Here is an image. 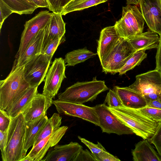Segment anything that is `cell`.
<instances>
[{
    "instance_id": "bcb514c9",
    "label": "cell",
    "mask_w": 161,
    "mask_h": 161,
    "mask_svg": "<svg viewBox=\"0 0 161 161\" xmlns=\"http://www.w3.org/2000/svg\"><path fill=\"white\" fill-rule=\"evenodd\" d=\"M28 4L36 9L38 8V7L34 3L32 0H23Z\"/></svg>"
},
{
    "instance_id": "74e56055",
    "label": "cell",
    "mask_w": 161,
    "mask_h": 161,
    "mask_svg": "<svg viewBox=\"0 0 161 161\" xmlns=\"http://www.w3.org/2000/svg\"><path fill=\"white\" fill-rule=\"evenodd\" d=\"M92 154L96 161H120L117 157L114 156L107 151H103L98 153Z\"/></svg>"
},
{
    "instance_id": "d6986e66",
    "label": "cell",
    "mask_w": 161,
    "mask_h": 161,
    "mask_svg": "<svg viewBox=\"0 0 161 161\" xmlns=\"http://www.w3.org/2000/svg\"><path fill=\"white\" fill-rule=\"evenodd\" d=\"M45 27L42 29L32 39L17 64L14 66H13L12 69L25 65L30 60L41 54Z\"/></svg>"
},
{
    "instance_id": "f6af8a7d",
    "label": "cell",
    "mask_w": 161,
    "mask_h": 161,
    "mask_svg": "<svg viewBox=\"0 0 161 161\" xmlns=\"http://www.w3.org/2000/svg\"><path fill=\"white\" fill-rule=\"evenodd\" d=\"M127 5L133 4L138 5L139 4L138 0H126Z\"/></svg>"
},
{
    "instance_id": "9a60e30c",
    "label": "cell",
    "mask_w": 161,
    "mask_h": 161,
    "mask_svg": "<svg viewBox=\"0 0 161 161\" xmlns=\"http://www.w3.org/2000/svg\"><path fill=\"white\" fill-rule=\"evenodd\" d=\"M51 98L37 93L21 113L26 122L35 120L46 114L53 104Z\"/></svg>"
},
{
    "instance_id": "44dd1931",
    "label": "cell",
    "mask_w": 161,
    "mask_h": 161,
    "mask_svg": "<svg viewBox=\"0 0 161 161\" xmlns=\"http://www.w3.org/2000/svg\"><path fill=\"white\" fill-rule=\"evenodd\" d=\"M136 51L157 48L159 41L157 33L152 31L136 35L128 39Z\"/></svg>"
},
{
    "instance_id": "4dcf8cb0",
    "label": "cell",
    "mask_w": 161,
    "mask_h": 161,
    "mask_svg": "<svg viewBox=\"0 0 161 161\" xmlns=\"http://www.w3.org/2000/svg\"><path fill=\"white\" fill-rule=\"evenodd\" d=\"M109 108H115L123 106L122 103L116 92L110 89L106 97L104 103Z\"/></svg>"
},
{
    "instance_id": "ffe728a7",
    "label": "cell",
    "mask_w": 161,
    "mask_h": 161,
    "mask_svg": "<svg viewBox=\"0 0 161 161\" xmlns=\"http://www.w3.org/2000/svg\"><path fill=\"white\" fill-rule=\"evenodd\" d=\"M122 16L136 35L143 32L145 21L137 5H130L123 7Z\"/></svg>"
},
{
    "instance_id": "6da1fadb",
    "label": "cell",
    "mask_w": 161,
    "mask_h": 161,
    "mask_svg": "<svg viewBox=\"0 0 161 161\" xmlns=\"http://www.w3.org/2000/svg\"><path fill=\"white\" fill-rule=\"evenodd\" d=\"M24 66L12 69L0 81V109L8 112L31 87L24 77Z\"/></svg>"
},
{
    "instance_id": "f546056e",
    "label": "cell",
    "mask_w": 161,
    "mask_h": 161,
    "mask_svg": "<svg viewBox=\"0 0 161 161\" xmlns=\"http://www.w3.org/2000/svg\"><path fill=\"white\" fill-rule=\"evenodd\" d=\"M137 109L152 120L158 123L161 122V109L146 106Z\"/></svg>"
},
{
    "instance_id": "7402d4cb",
    "label": "cell",
    "mask_w": 161,
    "mask_h": 161,
    "mask_svg": "<svg viewBox=\"0 0 161 161\" xmlns=\"http://www.w3.org/2000/svg\"><path fill=\"white\" fill-rule=\"evenodd\" d=\"M48 119L45 114L35 120L26 122L24 148L26 151L33 146Z\"/></svg>"
},
{
    "instance_id": "8992f818",
    "label": "cell",
    "mask_w": 161,
    "mask_h": 161,
    "mask_svg": "<svg viewBox=\"0 0 161 161\" xmlns=\"http://www.w3.org/2000/svg\"><path fill=\"white\" fill-rule=\"evenodd\" d=\"M52 14L47 10L42 11L25 22L19 50L15 56L13 66L17 64L33 37L50 21Z\"/></svg>"
},
{
    "instance_id": "4fadbf2b",
    "label": "cell",
    "mask_w": 161,
    "mask_h": 161,
    "mask_svg": "<svg viewBox=\"0 0 161 161\" xmlns=\"http://www.w3.org/2000/svg\"><path fill=\"white\" fill-rule=\"evenodd\" d=\"M141 12L151 31L161 34L160 0H138Z\"/></svg>"
},
{
    "instance_id": "d4e9b609",
    "label": "cell",
    "mask_w": 161,
    "mask_h": 161,
    "mask_svg": "<svg viewBox=\"0 0 161 161\" xmlns=\"http://www.w3.org/2000/svg\"><path fill=\"white\" fill-rule=\"evenodd\" d=\"M96 54L86 48H84L68 52L65 55L64 59L66 66H74L93 57Z\"/></svg>"
},
{
    "instance_id": "1f68e13d",
    "label": "cell",
    "mask_w": 161,
    "mask_h": 161,
    "mask_svg": "<svg viewBox=\"0 0 161 161\" xmlns=\"http://www.w3.org/2000/svg\"><path fill=\"white\" fill-rule=\"evenodd\" d=\"M49 10L55 14H61L64 8L72 0H47Z\"/></svg>"
},
{
    "instance_id": "d590c367",
    "label": "cell",
    "mask_w": 161,
    "mask_h": 161,
    "mask_svg": "<svg viewBox=\"0 0 161 161\" xmlns=\"http://www.w3.org/2000/svg\"><path fill=\"white\" fill-rule=\"evenodd\" d=\"M11 121V117L7 112L0 109V131H5L8 129Z\"/></svg>"
},
{
    "instance_id": "7a4b0ae2",
    "label": "cell",
    "mask_w": 161,
    "mask_h": 161,
    "mask_svg": "<svg viewBox=\"0 0 161 161\" xmlns=\"http://www.w3.org/2000/svg\"><path fill=\"white\" fill-rule=\"evenodd\" d=\"M108 108L114 115L131 129L134 134L144 140L149 139L155 133L159 123L152 120L137 109L123 106Z\"/></svg>"
},
{
    "instance_id": "277c9868",
    "label": "cell",
    "mask_w": 161,
    "mask_h": 161,
    "mask_svg": "<svg viewBox=\"0 0 161 161\" xmlns=\"http://www.w3.org/2000/svg\"><path fill=\"white\" fill-rule=\"evenodd\" d=\"M26 122L22 113L11 118L7 142L3 161H21L26 156L24 148Z\"/></svg>"
},
{
    "instance_id": "d6a6232c",
    "label": "cell",
    "mask_w": 161,
    "mask_h": 161,
    "mask_svg": "<svg viewBox=\"0 0 161 161\" xmlns=\"http://www.w3.org/2000/svg\"><path fill=\"white\" fill-rule=\"evenodd\" d=\"M148 140L154 145L161 158V122L159 123L154 134Z\"/></svg>"
},
{
    "instance_id": "52a82bcc",
    "label": "cell",
    "mask_w": 161,
    "mask_h": 161,
    "mask_svg": "<svg viewBox=\"0 0 161 161\" xmlns=\"http://www.w3.org/2000/svg\"><path fill=\"white\" fill-rule=\"evenodd\" d=\"M103 132L114 133L119 135L132 134L134 132L124 123L114 115L104 103L94 107Z\"/></svg>"
},
{
    "instance_id": "9c48e42d",
    "label": "cell",
    "mask_w": 161,
    "mask_h": 161,
    "mask_svg": "<svg viewBox=\"0 0 161 161\" xmlns=\"http://www.w3.org/2000/svg\"><path fill=\"white\" fill-rule=\"evenodd\" d=\"M66 64L62 58H56L49 68L44 80L42 94L51 98L57 94L65 75Z\"/></svg>"
},
{
    "instance_id": "2e32d148",
    "label": "cell",
    "mask_w": 161,
    "mask_h": 161,
    "mask_svg": "<svg viewBox=\"0 0 161 161\" xmlns=\"http://www.w3.org/2000/svg\"><path fill=\"white\" fill-rule=\"evenodd\" d=\"M120 37L114 25L106 27L101 30L97 40V53L100 63L110 52Z\"/></svg>"
},
{
    "instance_id": "ab89813d",
    "label": "cell",
    "mask_w": 161,
    "mask_h": 161,
    "mask_svg": "<svg viewBox=\"0 0 161 161\" xmlns=\"http://www.w3.org/2000/svg\"><path fill=\"white\" fill-rule=\"evenodd\" d=\"M8 131V130L4 132L0 131V149L2 159L4 158L5 154L7 142Z\"/></svg>"
},
{
    "instance_id": "7dc6e473",
    "label": "cell",
    "mask_w": 161,
    "mask_h": 161,
    "mask_svg": "<svg viewBox=\"0 0 161 161\" xmlns=\"http://www.w3.org/2000/svg\"><path fill=\"white\" fill-rule=\"evenodd\" d=\"M160 0L161 3V0Z\"/></svg>"
},
{
    "instance_id": "83f0119b",
    "label": "cell",
    "mask_w": 161,
    "mask_h": 161,
    "mask_svg": "<svg viewBox=\"0 0 161 161\" xmlns=\"http://www.w3.org/2000/svg\"><path fill=\"white\" fill-rule=\"evenodd\" d=\"M13 12L20 15L31 14L36 9L23 0H2Z\"/></svg>"
},
{
    "instance_id": "836d02e7",
    "label": "cell",
    "mask_w": 161,
    "mask_h": 161,
    "mask_svg": "<svg viewBox=\"0 0 161 161\" xmlns=\"http://www.w3.org/2000/svg\"><path fill=\"white\" fill-rule=\"evenodd\" d=\"M64 36L57 37L52 41L41 54H45L52 58L58 47L64 41Z\"/></svg>"
},
{
    "instance_id": "8d00e7d4",
    "label": "cell",
    "mask_w": 161,
    "mask_h": 161,
    "mask_svg": "<svg viewBox=\"0 0 161 161\" xmlns=\"http://www.w3.org/2000/svg\"><path fill=\"white\" fill-rule=\"evenodd\" d=\"M13 11L2 0H0V30L5 19L12 13Z\"/></svg>"
},
{
    "instance_id": "603a6c76",
    "label": "cell",
    "mask_w": 161,
    "mask_h": 161,
    "mask_svg": "<svg viewBox=\"0 0 161 161\" xmlns=\"http://www.w3.org/2000/svg\"><path fill=\"white\" fill-rule=\"evenodd\" d=\"M134 161H161V158L148 139L136 144L131 151Z\"/></svg>"
},
{
    "instance_id": "f35d334b",
    "label": "cell",
    "mask_w": 161,
    "mask_h": 161,
    "mask_svg": "<svg viewBox=\"0 0 161 161\" xmlns=\"http://www.w3.org/2000/svg\"><path fill=\"white\" fill-rule=\"evenodd\" d=\"M96 161L92 153L87 149H82L77 155L75 161Z\"/></svg>"
},
{
    "instance_id": "3957f363",
    "label": "cell",
    "mask_w": 161,
    "mask_h": 161,
    "mask_svg": "<svg viewBox=\"0 0 161 161\" xmlns=\"http://www.w3.org/2000/svg\"><path fill=\"white\" fill-rule=\"evenodd\" d=\"M108 89L104 81L99 80L96 76L90 81L77 82L59 93L58 99L68 102L81 104L92 101L101 92Z\"/></svg>"
},
{
    "instance_id": "5bb4252c",
    "label": "cell",
    "mask_w": 161,
    "mask_h": 161,
    "mask_svg": "<svg viewBox=\"0 0 161 161\" xmlns=\"http://www.w3.org/2000/svg\"><path fill=\"white\" fill-rule=\"evenodd\" d=\"M83 147L77 142H70L64 145H55L48 150L41 161H75Z\"/></svg>"
},
{
    "instance_id": "4316f807",
    "label": "cell",
    "mask_w": 161,
    "mask_h": 161,
    "mask_svg": "<svg viewBox=\"0 0 161 161\" xmlns=\"http://www.w3.org/2000/svg\"><path fill=\"white\" fill-rule=\"evenodd\" d=\"M108 0H72L64 8L61 13L65 15L69 13L81 11L96 6Z\"/></svg>"
},
{
    "instance_id": "e575fe53",
    "label": "cell",
    "mask_w": 161,
    "mask_h": 161,
    "mask_svg": "<svg viewBox=\"0 0 161 161\" xmlns=\"http://www.w3.org/2000/svg\"><path fill=\"white\" fill-rule=\"evenodd\" d=\"M78 138L89 149L92 154H97L102 151H106L102 145L98 142H97V144H95L79 136H78Z\"/></svg>"
},
{
    "instance_id": "7c38bea8",
    "label": "cell",
    "mask_w": 161,
    "mask_h": 161,
    "mask_svg": "<svg viewBox=\"0 0 161 161\" xmlns=\"http://www.w3.org/2000/svg\"><path fill=\"white\" fill-rule=\"evenodd\" d=\"M68 127H60L58 130L39 142L32 147L21 161H40L44 158L49 148L58 143L65 133Z\"/></svg>"
},
{
    "instance_id": "f1b7e54d",
    "label": "cell",
    "mask_w": 161,
    "mask_h": 161,
    "mask_svg": "<svg viewBox=\"0 0 161 161\" xmlns=\"http://www.w3.org/2000/svg\"><path fill=\"white\" fill-rule=\"evenodd\" d=\"M145 50L136 51L132 57L128 60L124 66L119 71V75H122L128 71L133 69L138 66L147 57V54Z\"/></svg>"
},
{
    "instance_id": "ee69618b",
    "label": "cell",
    "mask_w": 161,
    "mask_h": 161,
    "mask_svg": "<svg viewBox=\"0 0 161 161\" xmlns=\"http://www.w3.org/2000/svg\"><path fill=\"white\" fill-rule=\"evenodd\" d=\"M38 8H49V5L47 0H32Z\"/></svg>"
},
{
    "instance_id": "484cf974",
    "label": "cell",
    "mask_w": 161,
    "mask_h": 161,
    "mask_svg": "<svg viewBox=\"0 0 161 161\" xmlns=\"http://www.w3.org/2000/svg\"><path fill=\"white\" fill-rule=\"evenodd\" d=\"M62 117L58 113H54L46 122L41 130L35 143L32 146H35L39 142L60 127L61 124Z\"/></svg>"
},
{
    "instance_id": "60d3db41",
    "label": "cell",
    "mask_w": 161,
    "mask_h": 161,
    "mask_svg": "<svg viewBox=\"0 0 161 161\" xmlns=\"http://www.w3.org/2000/svg\"><path fill=\"white\" fill-rule=\"evenodd\" d=\"M156 66L155 69L161 72V34L159 35V41L155 57Z\"/></svg>"
},
{
    "instance_id": "30bf717a",
    "label": "cell",
    "mask_w": 161,
    "mask_h": 161,
    "mask_svg": "<svg viewBox=\"0 0 161 161\" xmlns=\"http://www.w3.org/2000/svg\"><path fill=\"white\" fill-rule=\"evenodd\" d=\"M53 104L59 114L79 117L99 126L98 118L94 107L58 99L53 100Z\"/></svg>"
},
{
    "instance_id": "cb8c5ba5",
    "label": "cell",
    "mask_w": 161,
    "mask_h": 161,
    "mask_svg": "<svg viewBox=\"0 0 161 161\" xmlns=\"http://www.w3.org/2000/svg\"><path fill=\"white\" fill-rule=\"evenodd\" d=\"M38 87H30L7 112L11 118L15 117L23 112L38 93Z\"/></svg>"
},
{
    "instance_id": "ac0fdd59",
    "label": "cell",
    "mask_w": 161,
    "mask_h": 161,
    "mask_svg": "<svg viewBox=\"0 0 161 161\" xmlns=\"http://www.w3.org/2000/svg\"><path fill=\"white\" fill-rule=\"evenodd\" d=\"M113 90L119 96L124 106L138 109L147 106V102L142 95L127 87L115 86Z\"/></svg>"
},
{
    "instance_id": "8fae6325",
    "label": "cell",
    "mask_w": 161,
    "mask_h": 161,
    "mask_svg": "<svg viewBox=\"0 0 161 161\" xmlns=\"http://www.w3.org/2000/svg\"><path fill=\"white\" fill-rule=\"evenodd\" d=\"M144 95L161 92V72L155 69L136 75V80L127 87Z\"/></svg>"
},
{
    "instance_id": "e0dca14e",
    "label": "cell",
    "mask_w": 161,
    "mask_h": 161,
    "mask_svg": "<svg viewBox=\"0 0 161 161\" xmlns=\"http://www.w3.org/2000/svg\"><path fill=\"white\" fill-rule=\"evenodd\" d=\"M65 32V23L61 14L53 13L50 21L45 27L41 54L52 41L57 37H64Z\"/></svg>"
},
{
    "instance_id": "5b68a950",
    "label": "cell",
    "mask_w": 161,
    "mask_h": 161,
    "mask_svg": "<svg viewBox=\"0 0 161 161\" xmlns=\"http://www.w3.org/2000/svg\"><path fill=\"white\" fill-rule=\"evenodd\" d=\"M136 51L128 39L120 37L101 62L102 71L113 75L118 73Z\"/></svg>"
},
{
    "instance_id": "b9f144b4",
    "label": "cell",
    "mask_w": 161,
    "mask_h": 161,
    "mask_svg": "<svg viewBox=\"0 0 161 161\" xmlns=\"http://www.w3.org/2000/svg\"><path fill=\"white\" fill-rule=\"evenodd\" d=\"M143 97L147 103L150 101L161 99V92H152L144 95Z\"/></svg>"
},
{
    "instance_id": "7bdbcfd3",
    "label": "cell",
    "mask_w": 161,
    "mask_h": 161,
    "mask_svg": "<svg viewBox=\"0 0 161 161\" xmlns=\"http://www.w3.org/2000/svg\"><path fill=\"white\" fill-rule=\"evenodd\" d=\"M147 107L161 109V99L148 102L147 103Z\"/></svg>"
},
{
    "instance_id": "ba28073f",
    "label": "cell",
    "mask_w": 161,
    "mask_h": 161,
    "mask_svg": "<svg viewBox=\"0 0 161 161\" xmlns=\"http://www.w3.org/2000/svg\"><path fill=\"white\" fill-rule=\"evenodd\" d=\"M52 58L41 54L25 65L24 77L31 87L38 86L44 81Z\"/></svg>"
}]
</instances>
